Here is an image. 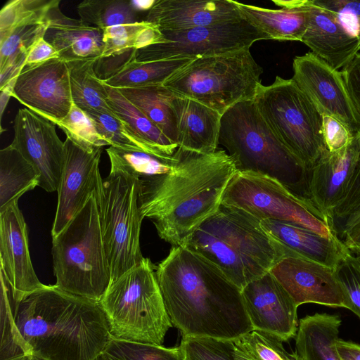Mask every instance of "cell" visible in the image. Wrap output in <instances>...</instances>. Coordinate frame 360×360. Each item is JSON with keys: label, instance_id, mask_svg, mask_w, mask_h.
Returning a JSON list of instances; mask_svg holds the SVG:
<instances>
[{"label": "cell", "instance_id": "obj_1", "mask_svg": "<svg viewBox=\"0 0 360 360\" xmlns=\"http://www.w3.org/2000/svg\"><path fill=\"white\" fill-rule=\"evenodd\" d=\"M155 272L170 321L182 336L236 340L254 330L241 289L202 256L173 246Z\"/></svg>", "mask_w": 360, "mask_h": 360}, {"label": "cell", "instance_id": "obj_10", "mask_svg": "<svg viewBox=\"0 0 360 360\" xmlns=\"http://www.w3.org/2000/svg\"><path fill=\"white\" fill-rule=\"evenodd\" d=\"M140 188L139 179L110 171L95 194L111 283L144 259L140 247L143 219Z\"/></svg>", "mask_w": 360, "mask_h": 360}, {"label": "cell", "instance_id": "obj_18", "mask_svg": "<svg viewBox=\"0 0 360 360\" xmlns=\"http://www.w3.org/2000/svg\"><path fill=\"white\" fill-rule=\"evenodd\" d=\"M269 272L297 307L307 303L346 307L343 291L333 268L290 252Z\"/></svg>", "mask_w": 360, "mask_h": 360}, {"label": "cell", "instance_id": "obj_6", "mask_svg": "<svg viewBox=\"0 0 360 360\" xmlns=\"http://www.w3.org/2000/svg\"><path fill=\"white\" fill-rule=\"evenodd\" d=\"M155 267L144 257L112 282L99 301L112 339L162 345L167 332L173 326Z\"/></svg>", "mask_w": 360, "mask_h": 360}, {"label": "cell", "instance_id": "obj_43", "mask_svg": "<svg viewBox=\"0 0 360 360\" xmlns=\"http://www.w3.org/2000/svg\"><path fill=\"white\" fill-rule=\"evenodd\" d=\"M255 360H301L296 352L289 353L277 338L256 330L236 340Z\"/></svg>", "mask_w": 360, "mask_h": 360}, {"label": "cell", "instance_id": "obj_39", "mask_svg": "<svg viewBox=\"0 0 360 360\" xmlns=\"http://www.w3.org/2000/svg\"><path fill=\"white\" fill-rule=\"evenodd\" d=\"M112 360H184L180 347L133 342L111 339L103 352Z\"/></svg>", "mask_w": 360, "mask_h": 360}, {"label": "cell", "instance_id": "obj_50", "mask_svg": "<svg viewBox=\"0 0 360 360\" xmlns=\"http://www.w3.org/2000/svg\"><path fill=\"white\" fill-rule=\"evenodd\" d=\"M58 58H60L58 52L44 37H41L30 49L24 68L39 65Z\"/></svg>", "mask_w": 360, "mask_h": 360}, {"label": "cell", "instance_id": "obj_35", "mask_svg": "<svg viewBox=\"0 0 360 360\" xmlns=\"http://www.w3.org/2000/svg\"><path fill=\"white\" fill-rule=\"evenodd\" d=\"M77 12L84 22L103 30L138 22L137 13L126 0H85L77 6Z\"/></svg>", "mask_w": 360, "mask_h": 360}, {"label": "cell", "instance_id": "obj_54", "mask_svg": "<svg viewBox=\"0 0 360 360\" xmlns=\"http://www.w3.org/2000/svg\"><path fill=\"white\" fill-rule=\"evenodd\" d=\"M236 349H235V358L236 360H255L238 342L237 340H234Z\"/></svg>", "mask_w": 360, "mask_h": 360}, {"label": "cell", "instance_id": "obj_5", "mask_svg": "<svg viewBox=\"0 0 360 360\" xmlns=\"http://www.w3.org/2000/svg\"><path fill=\"white\" fill-rule=\"evenodd\" d=\"M219 144L228 151L237 171L272 178L295 195L312 203L309 169L278 139L254 100L239 102L222 114Z\"/></svg>", "mask_w": 360, "mask_h": 360}, {"label": "cell", "instance_id": "obj_23", "mask_svg": "<svg viewBox=\"0 0 360 360\" xmlns=\"http://www.w3.org/2000/svg\"><path fill=\"white\" fill-rule=\"evenodd\" d=\"M60 3L49 13L44 39L66 63L100 58L104 49L103 30L65 15L60 8Z\"/></svg>", "mask_w": 360, "mask_h": 360}, {"label": "cell", "instance_id": "obj_7", "mask_svg": "<svg viewBox=\"0 0 360 360\" xmlns=\"http://www.w3.org/2000/svg\"><path fill=\"white\" fill-rule=\"evenodd\" d=\"M51 254L56 279L54 285L99 302L111 283V274L95 194L52 238Z\"/></svg>", "mask_w": 360, "mask_h": 360}, {"label": "cell", "instance_id": "obj_27", "mask_svg": "<svg viewBox=\"0 0 360 360\" xmlns=\"http://www.w3.org/2000/svg\"><path fill=\"white\" fill-rule=\"evenodd\" d=\"M341 323L339 315L327 313L302 318L295 338L301 360H341L336 347Z\"/></svg>", "mask_w": 360, "mask_h": 360}, {"label": "cell", "instance_id": "obj_22", "mask_svg": "<svg viewBox=\"0 0 360 360\" xmlns=\"http://www.w3.org/2000/svg\"><path fill=\"white\" fill-rule=\"evenodd\" d=\"M243 16L233 0H158L145 20L160 31L186 30L236 21Z\"/></svg>", "mask_w": 360, "mask_h": 360}, {"label": "cell", "instance_id": "obj_36", "mask_svg": "<svg viewBox=\"0 0 360 360\" xmlns=\"http://www.w3.org/2000/svg\"><path fill=\"white\" fill-rule=\"evenodd\" d=\"M59 0H10L0 11V39L13 30L48 22L50 10Z\"/></svg>", "mask_w": 360, "mask_h": 360}, {"label": "cell", "instance_id": "obj_20", "mask_svg": "<svg viewBox=\"0 0 360 360\" xmlns=\"http://www.w3.org/2000/svg\"><path fill=\"white\" fill-rule=\"evenodd\" d=\"M307 25L302 42L335 70L345 68L360 51L359 41L333 12L314 0H302Z\"/></svg>", "mask_w": 360, "mask_h": 360}, {"label": "cell", "instance_id": "obj_21", "mask_svg": "<svg viewBox=\"0 0 360 360\" xmlns=\"http://www.w3.org/2000/svg\"><path fill=\"white\" fill-rule=\"evenodd\" d=\"M358 135L345 148L325 153L309 169V189L314 206L327 218L345 199L358 162Z\"/></svg>", "mask_w": 360, "mask_h": 360}, {"label": "cell", "instance_id": "obj_38", "mask_svg": "<svg viewBox=\"0 0 360 360\" xmlns=\"http://www.w3.org/2000/svg\"><path fill=\"white\" fill-rule=\"evenodd\" d=\"M86 113L92 120L98 134L109 143L110 146L139 150L155 155L150 146L116 115L101 112Z\"/></svg>", "mask_w": 360, "mask_h": 360}, {"label": "cell", "instance_id": "obj_30", "mask_svg": "<svg viewBox=\"0 0 360 360\" xmlns=\"http://www.w3.org/2000/svg\"><path fill=\"white\" fill-rule=\"evenodd\" d=\"M96 59L68 62L73 103L84 112H101L115 115L108 103L105 85L94 70Z\"/></svg>", "mask_w": 360, "mask_h": 360}, {"label": "cell", "instance_id": "obj_11", "mask_svg": "<svg viewBox=\"0 0 360 360\" xmlns=\"http://www.w3.org/2000/svg\"><path fill=\"white\" fill-rule=\"evenodd\" d=\"M222 204L240 208L260 221L289 223L338 238L327 218L312 203L267 176L236 171L225 191Z\"/></svg>", "mask_w": 360, "mask_h": 360}, {"label": "cell", "instance_id": "obj_13", "mask_svg": "<svg viewBox=\"0 0 360 360\" xmlns=\"http://www.w3.org/2000/svg\"><path fill=\"white\" fill-rule=\"evenodd\" d=\"M292 79L323 115L344 123L354 136L360 132V115L349 95L342 72L313 53L296 56Z\"/></svg>", "mask_w": 360, "mask_h": 360}, {"label": "cell", "instance_id": "obj_42", "mask_svg": "<svg viewBox=\"0 0 360 360\" xmlns=\"http://www.w3.org/2000/svg\"><path fill=\"white\" fill-rule=\"evenodd\" d=\"M179 347L184 360H236L234 340L182 336Z\"/></svg>", "mask_w": 360, "mask_h": 360}, {"label": "cell", "instance_id": "obj_40", "mask_svg": "<svg viewBox=\"0 0 360 360\" xmlns=\"http://www.w3.org/2000/svg\"><path fill=\"white\" fill-rule=\"evenodd\" d=\"M53 123L64 131L66 137L86 150L94 151L110 146L98 134L89 115L74 103L65 117Z\"/></svg>", "mask_w": 360, "mask_h": 360}, {"label": "cell", "instance_id": "obj_41", "mask_svg": "<svg viewBox=\"0 0 360 360\" xmlns=\"http://www.w3.org/2000/svg\"><path fill=\"white\" fill-rule=\"evenodd\" d=\"M358 162L345 199L328 215V224L336 237L342 240L347 230L360 219V132L358 134Z\"/></svg>", "mask_w": 360, "mask_h": 360}, {"label": "cell", "instance_id": "obj_25", "mask_svg": "<svg viewBox=\"0 0 360 360\" xmlns=\"http://www.w3.org/2000/svg\"><path fill=\"white\" fill-rule=\"evenodd\" d=\"M261 224L286 249L333 269L350 252L339 239L327 238L300 226L271 219L262 220Z\"/></svg>", "mask_w": 360, "mask_h": 360}, {"label": "cell", "instance_id": "obj_47", "mask_svg": "<svg viewBox=\"0 0 360 360\" xmlns=\"http://www.w3.org/2000/svg\"><path fill=\"white\" fill-rule=\"evenodd\" d=\"M322 117L325 143L329 152H337L345 148L356 136L337 118L325 114L322 115Z\"/></svg>", "mask_w": 360, "mask_h": 360}, {"label": "cell", "instance_id": "obj_31", "mask_svg": "<svg viewBox=\"0 0 360 360\" xmlns=\"http://www.w3.org/2000/svg\"><path fill=\"white\" fill-rule=\"evenodd\" d=\"M34 167L11 144L0 150V210L39 185Z\"/></svg>", "mask_w": 360, "mask_h": 360}, {"label": "cell", "instance_id": "obj_49", "mask_svg": "<svg viewBox=\"0 0 360 360\" xmlns=\"http://www.w3.org/2000/svg\"><path fill=\"white\" fill-rule=\"evenodd\" d=\"M341 72L349 95L360 115V53Z\"/></svg>", "mask_w": 360, "mask_h": 360}, {"label": "cell", "instance_id": "obj_33", "mask_svg": "<svg viewBox=\"0 0 360 360\" xmlns=\"http://www.w3.org/2000/svg\"><path fill=\"white\" fill-rule=\"evenodd\" d=\"M195 58H172L140 62L136 59L127 63L111 77L102 81L115 89L134 88L162 84L169 77Z\"/></svg>", "mask_w": 360, "mask_h": 360}, {"label": "cell", "instance_id": "obj_19", "mask_svg": "<svg viewBox=\"0 0 360 360\" xmlns=\"http://www.w3.org/2000/svg\"><path fill=\"white\" fill-rule=\"evenodd\" d=\"M242 295L254 330L270 334L282 342L295 338L298 307L270 272L248 283L242 290Z\"/></svg>", "mask_w": 360, "mask_h": 360}, {"label": "cell", "instance_id": "obj_45", "mask_svg": "<svg viewBox=\"0 0 360 360\" xmlns=\"http://www.w3.org/2000/svg\"><path fill=\"white\" fill-rule=\"evenodd\" d=\"M146 24L147 21L142 20L104 29L103 30L104 49L100 58L119 54L133 49H136L139 34Z\"/></svg>", "mask_w": 360, "mask_h": 360}, {"label": "cell", "instance_id": "obj_57", "mask_svg": "<svg viewBox=\"0 0 360 360\" xmlns=\"http://www.w3.org/2000/svg\"><path fill=\"white\" fill-rule=\"evenodd\" d=\"M96 360H112L110 358H109L108 356H106L105 354H101Z\"/></svg>", "mask_w": 360, "mask_h": 360}, {"label": "cell", "instance_id": "obj_34", "mask_svg": "<svg viewBox=\"0 0 360 360\" xmlns=\"http://www.w3.org/2000/svg\"><path fill=\"white\" fill-rule=\"evenodd\" d=\"M110 171L120 172L140 181L168 173L174 164V155L165 158L145 151L109 146L106 149Z\"/></svg>", "mask_w": 360, "mask_h": 360}, {"label": "cell", "instance_id": "obj_28", "mask_svg": "<svg viewBox=\"0 0 360 360\" xmlns=\"http://www.w3.org/2000/svg\"><path fill=\"white\" fill-rule=\"evenodd\" d=\"M173 143L178 146V124L172 101L175 94L162 84L117 89Z\"/></svg>", "mask_w": 360, "mask_h": 360}, {"label": "cell", "instance_id": "obj_44", "mask_svg": "<svg viewBox=\"0 0 360 360\" xmlns=\"http://www.w3.org/2000/svg\"><path fill=\"white\" fill-rule=\"evenodd\" d=\"M334 270L345 297V308L360 319V262L349 252Z\"/></svg>", "mask_w": 360, "mask_h": 360}, {"label": "cell", "instance_id": "obj_46", "mask_svg": "<svg viewBox=\"0 0 360 360\" xmlns=\"http://www.w3.org/2000/svg\"><path fill=\"white\" fill-rule=\"evenodd\" d=\"M335 13L340 22L355 35L360 45V0H314Z\"/></svg>", "mask_w": 360, "mask_h": 360}, {"label": "cell", "instance_id": "obj_56", "mask_svg": "<svg viewBox=\"0 0 360 360\" xmlns=\"http://www.w3.org/2000/svg\"><path fill=\"white\" fill-rule=\"evenodd\" d=\"M350 253L353 255L360 262V248H354L349 250Z\"/></svg>", "mask_w": 360, "mask_h": 360}, {"label": "cell", "instance_id": "obj_29", "mask_svg": "<svg viewBox=\"0 0 360 360\" xmlns=\"http://www.w3.org/2000/svg\"><path fill=\"white\" fill-rule=\"evenodd\" d=\"M105 87L108 94V103L115 115L126 122L134 133L150 146L155 155L165 158L172 157L179 148L178 146L171 142L117 89L107 85H105Z\"/></svg>", "mask_w": 360, "mask_h": 360}, {"label": "cell", "instance_id": "obj_15", "mask_svg": "<svg viewBox=\"0 0 360 360\" xmlns=\"http://www.w3.org/2000/svg\"><path fill=\"white\" fill-rule=\"evenodd\" d=\"M12 97L52 122L63 120L73 105L67 63L58 58L23 68Z\"/></svg>", "mask_w": 360, "mask_h": 360}, {"label": "cell", "instance_id": "obj_8", "mask_svg": "<svg viewBox=\"0 0 360 360\" xmlns=\"http://www.w3.org/2000/svg\"><path fill=\"white\" fill-rule=\"evenodd\" d=\"M262 72L248 49L195 58L162 85L222 115L239 102L254 100Z\"/></svg>", "mask_w": 360, "mask_h": 360}, {"label": "cell", "instance_id": "obj_16", "mask_svg": "<svg viewBox=\"0 0 360 360\" xmlns=\"http://www.w3.org/2000/svg\"><path fill=\"white\" fill-rule=\"evenodd\" d=\"M65 162L58 189V204L51 230L56 236L98 193L103 184L99 162L103 148L89 151L66 137Z\"/></svg>", "mask_w": 360, "mask_h": 360}, {"label": "cell", "instance_id": "obj_37", "mask_svg": "<svg viewBox=\"0 0 360 360\" xmlns=\"http://www.w3.org/2000/svg\"><path fill=\"white\" fill-rule=\"evenodd\" d=\"M15 304L9 285L1 274V342L0 360H8L30 354L14 321Z\"/></svg>", "mask_w": 360, "mask_h": 360}, {"label": "cell", "instance_id": "obj_4", "mask_svg": "<svg viewBox=\"0 0 360 360\" xmlns=\"http://www.w3.org/2000/svg\"><path fill=\"white\" fill-rule=\"evenodd\" d=\"M220 269L241 290L288 252L245 210L221 204L184 245Z\"/></svg>", "mask_w": 360, "mask_h": 360}, {"label": "cell", "instance_id": "obj_17", "mask_svg": "<svg viewBox=\"0 0 360 360\" xmlns=\"http://www.w3.org/2000/svg\"><path fill=\"white\" fill-rule=\"evenodd\" d=\"M1 274L16 305L46 285L36 275L30 258L27 227L18 201L0 210Z\"/></svg>", "mask_w": 360, "mask_h": 360}, {"label": "cell", "instance_id": "obj_32", "mask_svg": "<svg viewBox=\"0 0 360 360\" xmlns=\"http://www.w3.org/2000/svg\"><path fill=\"white\" fill-rule=\"evenodd\" d=\"M47 26L48 22L24 25L0 39V89L17 79L30 49L44 37Z\"/></svg>", "mask_w": 360, "mask_h": 360}, {"label": "cell", "instance_id": "obj_26", "mask_svg": "<svg viewBox=\"0 0 360 360\" xmlns=\"http://www.w3.org/2000/svg\"><path fill=\"white\" fill-rule=\"evenodd\" d=\"M273 1L281 8H264L238 1L236 4L243 18L266 34L269 39L302 41L307 25L302 0Z\"/></svg>", "mask_w": 360, "mask_h": 360}, {"label": "cell", "instance_id": "obj_12", "mask_svg": "<svg viewBox=\"0 0 360 360\" xmlns=\"http://www.w3.org/2000/svg\"><path fill=\"white\" fill-rule=\"evenodd\" d=\"M162 43L136 50V60L198 58L248 49L257 41L269 39L245 18L186 30L161 31Z\"/></svg>", "mask_w": 360, "mask_h": 360}, {"label": "cell", "instance_id": "obj_24", "mask_svg": "<svg viewBox=\"0 0 360 360\" xmlns=\"http://www.w3.org/2000/svg\"><path fill=\"white\" fill-rule=\"evenodd\" d=\"M172 104L177 117L179 147L200 153L217 150L222 115L176 94Z\"/></svg>", "mask_w": 360, "mask_h": 360}, {"label": "cell", "instance_id": "obj_53", "mask_svg": "<svg viewBox=\"0 0 360 360\" xmlns=\"http://www.w3.org/2000/svg\"><path fill=\"white\" fill-rule=\"evenodd\" d=\"M131 8L136 12L149 11L155 1H129Z\"/></svg>", "mask_w": 360, "mask_h": 360}, {"label": "cell", "instance_id": "obj_9", "mask_svg": "<svg viewBox=\"0 0 360 360\" xmlns=\"http://www.w3.org/2000/svg\"><path fill=\"white\" fill-rule=\"evenodd\" d=\"M254 102L281 143L310 169L328 151L322 114L292 79L261 84Z\"/></svg>", "mask_w": 360, "mask_h": 360}, {"label": "cell", "instance_id": "obj_2", "mask_svg": "<svg viewBox=\"0 0 360 360\" xmlns=\"http://www.w3.org/2000/svg\"><path fill=\"white\" fill-rule=\"evenodd\" d=\"M167 174L140 181L139 206L162 240L184 246L222 204L237 169L224 150L200 153L179 147Z\"/></svg>", "mask_w": 360, "mask_h": 360}, {"label": "cell", "instance_id": "obj_3", "mask_svg": "<svg viewBox=\"0 0 360 360\" xmlns=\"http://www.w3.org/2000/svg\"><path fill=\"white\" fill-rule=\"evenodd\" d=\"M14 321L30 354L96 360L112 338L98 302L45 285L18 303Z\"/></svg>", "mask_w": 360, "mask_h": 360}, {"label": "cell", "instance_id": "obj_51", "mask_svg": "<svg viewBox=\"0 0 360 360\" xmlns=\"http://www.w3.org/2000/svg\"><path fill=\"white\" fill-rule=\"evenodd\" d=\"M336 347L341 360H360V344L339 338Z\"/></svg>", "mask_w": 360, "mask_h": 360}, {"label": "cell", "instance_id": "obj_14", "mask_svg": "<svg viewBox=\"0 0 360 360\" xmlns=\"http://www.w3.org/2000/svg\"><path fill=\"white\" fill-rule=\"evenodd\" d=\"M11 145L34 167L39 185L47 192L58 191L65 162V145L56 124L28 108L18 110Z\"/></svg>", "mask_w": 360, "mask_h": 360}, {"label": "cell", "instance_id": "obj_52", "mask_svg": "<svg viewBox=\"0 0 360 360\" xmlns=\"http://www.w3.org/2000/svg\"><path fill=\"white\" fill-rule=\"evenodd\" d=\"M341 241L348 250L360 248V219L347 230Z\"/></svg>", "mask_w": 360, "mask_h": 360}, {"label": "cell", "instance_id": "obj_48", "mask_svg": "<svg viewBox=\"0 0 360 360\" xmlns=\"http://www.w3.org/2000/svg\"><path fill=\"white\" fill-rule=\"evenodd\" d=\"M136 49H130L123 53L105 58H98L94 64L96 76L104 81L115 75L127 63L136 59Z\"/></svg>", "mask_w": 360, "mask_h": 360}, {"label": "cell", "instance_id": "obj_55", "mask_svg": "<svg viewBox=\"0 0 360 360\" xmlns=\"http://www.w3.org/2000/svg\"><path fill=\"white\" fill-rule=\"evenodd\" d=\"M8 360H45V359L39 358L33 354H27V355L16 357V358L11 359Z\"/></svg>", "mask_w": 360, "mask_h": 360}]
</instances>
